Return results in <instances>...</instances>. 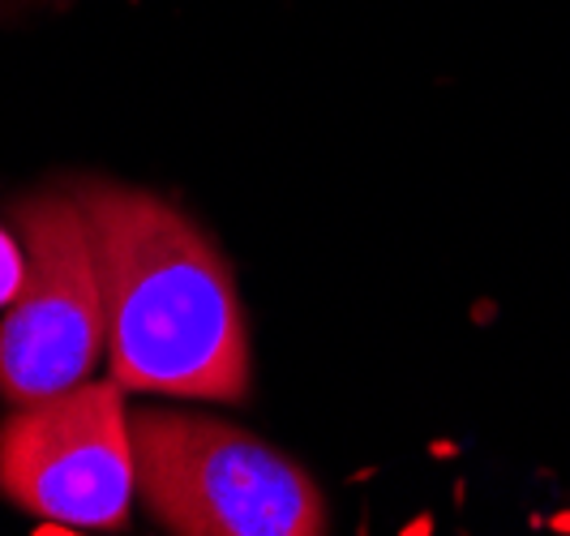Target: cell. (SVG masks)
<instances>
[{
    "label": "cell",
    "instance_id": "277c9868",
    "mask_svg": "<svg viewBox=\"0 0 570 536\" xmlns=\"http://www.w3.org/2000/svg\"><path fill=\"white\" fill-rule=\"evenodd\" d=\"M134 489V433L116 378L22 403L0 425V494L57 528H125Z\"/></svg>",
    "mask_w": 570,
    "mask_h": 536
},
{
    "label": "cell",
    "instance_id": "8992f818",
    "mask_svg": "<svg viewBox=\"0 0 570 536\" xmlns=\"http://www.w3.org/2000/svg\"><path fill=\"white\" fill-rule=\"evenodd\" d=\"M553 528H558V533H570V515H558V519H553Z\"/></svg>",
    "mask_w": 570,
    "mask_h": 536
},
{
    "label": "cell",
    "instance_id": "6da1fadb",
    "mask_svg": "<svg viewBox=\"0 0 570 536\" xmlns=\"http://www.w3.org/2000/svg\"><path fill=\"white\" fill-rule=\"evenodd\" d=\"M95 236L108 361L125 391L185 399L249 396V335L228 262L171 202L82 185Z\"/></svg>",
    "mask_w": 570,
    "mask_h": 536
},
{
    "label": "cell",
    "instance_id": "5b68a950",
    "mask_svg": "<svg viewBox=\"0 0 570 536\" xmlns=\"http://www.w3.org/2000/svg\"><path fill=\"white\" fill-rule=\"evenodd\" d=\"M22 280H27V250H22V241H13L0 227V310L13 305V296L22 292Z\"/></svg>",
    "mask_w": 570,
    "mask_h": 536
},
{
    "label": "cell",
    "instance_id": "3957f363",
    "mask_svg": "<svg viewBox=\"0 0 570 536\" xmlns=\"http://www.w3.org/2000/svg\"><path fill=\"white\" fill-rule=\"evenodd\" d=\"M27 280L0 322V396L13 408L78 387L108 343L95 236L73 194L13 202Z\"/></svg>",
    "mask_w": 570,
    "mask_h": 536
},
{
    "label": "cell",
    "instance_id": "7a4b0ae2",
    "mask_svg": "<svg viewBox=\"0 0 570 536\" xmlns=\"http://www.w3.org/2000/svg\"><path fill=\"white\" fill-rule=\"evenodd\" d=\"M134 472L146 510L185 536H317L326 507L317 485L254 433L206 417H129Z\"/></svg>",
    "mask_w": 570,
    "mask_h": 536
}]
</instances>
